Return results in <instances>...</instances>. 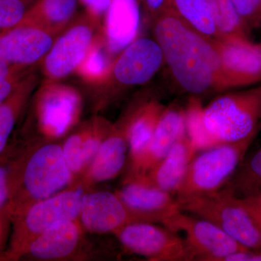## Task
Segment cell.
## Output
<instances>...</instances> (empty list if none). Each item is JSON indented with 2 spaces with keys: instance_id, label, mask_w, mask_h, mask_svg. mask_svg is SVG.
<instances>
[{
  "instance_id": "1",
  "label": "cell",
  "mask_w": 261,
  "mask_h": 261,
  "mask_svg": "<svg viewBox=\"0 0 261 261\" xmlns=\"http://www.w3.org/2000/svg\"><path fill=\"white\" fill-rule=\"evenodd\" d=\"M153 25L164 61L182 89L193 94L222 91L221 61L213 39L192 28L171 8Z\"/></svg>"
},
{
  "instance_id": "2",
  "label": "cell",
  "mask_w": 261,
  "mask_h": 261,
  "mask_svg": "<svg viewBox=\"0 0 261 261\" xmlns=\"http://www.w3.org/2000/svg\"><path fill=\"white\" fill-rule=\"evenodd\" d=\"M56 142H18L10 176V198L5 210L10 219L38 201L44 200L75 184Z\"/></svg>"
},
{
  "instance_id": "3",
  "label": "cell",
  "mask_w": 261,
  "mask_h": 261,
  "mask_svg": "<svg viewBox=\"0 0 261 261\" xmlns=\"http://www.w3.org/2000/svg\"><path fill=\"white\" fill-rule=\"evenodd\" d=\"M85 192L83 185L76 182L56 195L32 204L12 218L9 243L0 260H20L29 243L48 228L61 221L80 219Z\"/></svg>"
},
{
  "instance_id": "4",
  "label": "cell",
  "mask_w": 261,
  "mask_h": 261,
  "mask_svg": "<svg viewBox=\"0 0 261 261\" xmlns=\"http://www.w3.org/2000/svg\"><path fill=\"white\" fill-rule=\"evenodd\" d=\"M176 198L181 211L214 223L247 250H261L260 221L226 187L210 195Z\"/></svg>"
},
{
  "instance_id": "5",
  "label": "cell",
  "mask_w": 261,
  "mask_h": 261,
  "mask_svg": "<svg viewBox=\"0 0 261 261\" xmlns=\"http://www.w3.org/2000/svg\"><path fill=\"white\" fill-rule=\"evenodd\" d=\"M202 120L213 147L260 132L261 85L216 98L203 108Z\"/></svg>"
},
{
  "instance_id": "6",
  "label": "cell",
  "mask_w": 261,
  "mask_h": 261,
  "mask_svg": "<svg viewBox=\"0 0 261 261\" xmlns=\"http://www.w3.org/2000/svg\"><path fill=\"white\" fill-rule=\"evenodd\" d=\"M257 134L238 142L214 146L195 156L187 168L176 197L210 195L222 190L243 161Z\"/></svg>"
},
{
  "instance_id": "7",
  "label": "cell",
  "mask_w": 261,
  "mask_h": 261,
  "mask_svg": "<svg viewBox=\"0 0 261 261\" xmlns=\"http://www.w3.org/2000/svg\"><path fill=\"white\" fill-rule=\"evenodd\" d=\"M82 101L75 89L47 82L36 93L33 102L34 119L44 142H56L78 123Z\"/></svg>"
},
{
  "instance_id": "8",
  "label": "cell",
  "mask_w": 261,
  "mask_h": 261,
  "mask_svg": "<svg viewBox=\"0 0 261 261\" xmlns=\"http://www.w3.org/2000/svg\"><path fill=\"white\" fill-rule=\"evenodd\" d=\"M98 23L99 21L85 11L75 16L57 37L42 61L48 82H56L77 70L98 36L95 33Z\"/></svg>"
},
{
  "instance_id": "9",
  "label": "cell",
  "mask_w": 261,
  "mask_h": 261,
  "mask_svg": "<svg viewBox=\"0 0 261 261\" xmlns=\"http://www.w3.org/2000/svg\"><path fill=\"white\" fill-rule=\"evenodd\" d=\"M113 234L127 251L150 260H194L185 240L166 226L149 222L130 223Z\"/></svg>"
},
{
  "instance_id": "10",
  "label": "cell",
  "mask_w": 261,
  "mask_h": 261,
  "mask_svg": "<svg viewBox=\"0 0 261 261\" xmlns=\"http://www.w3.org/2000/svg\"><path fill=\"white\" fill-rule=\"evenodd\" d=\"M163 225L175 232L185 233L194 260L224 261L229 255L249 250L214 223L184 211L165 220Z\"/></svg>"
},
{
  "instance_id": "11",
  "label": "cell",
  "mask_w": 261,
  "mask_h": 261,
  "mask_svg": "<svg viewBox=\"0 0 261 261\" xmlns=\"http://www.w3.org/2000/svg\"><path fill=\"white\" fill-rule=\"evenodd\" d=\"M213 43L221 61V90L260 82L261 43L245 39H213Z\"/></svg>"
},
{
  "instance_id": "12",
  "label": "cell",
  "mask_w": 261,
  "mask_h": 261,
  "mask_svg": "<svg viewBox=\"0 0 261 261\" xmlns=\"http://www.w3.org/2000/svg\"><path fill=\"white\" fill-rule=\"evenodd\" d=\"M135 108L128 111L116 124L99 147L90 166L80 181L86 191L97 184L109 181L121 174L128 156V130Z\"/></svg>"
},
{
  "instance_id": "13",
  "label": "cell",
  "mask_w": 261,
  "mask_h": 261,
  "mask_svg": "<svg viewBox=\"0 0 261 261\" xmlns=\"http://www.w3.org/2000/svg\"><path fill=\"white\" fill-rule=\"evenodd\" d=\"M115 192L142 222L163 224L181 211L176 196L152 186L142 175L125 178Z\"/></svg>"
},
{
  "instance_id": "14",
  "label": "cell",
  "mask_w": 261,
  "mask_h": 261,
  "mask_svg": "<svg viewBox=\"0 0 261 261\" xmlns=\"http://www.w3.org/2000/svg\"><path fill=\"white\" fill-rule=\"evenodd\" d=\"M58 36L38 25L19 23L0 33V59L30 68L43 61Z\"/></svg>"
},
{
  "instance_id": "15",
  "label": "cell",
  "mask_w": 261,
  "mask_h": 261,
  "mask_svg": "<svg viewBox=\"0 0 261 261\" xmlns=\"http://www.w3.org/2000/svg\"><path fill=\"white\" fill-rule=\"evenodd\" d=\"M163 62L162 49L156 41L138 38L113 62L109 77L123 87L142 85L158 73Z\"/></svg>"
},
{
  "instance_id": "16",
  "label": "cell",
  "mask_w": 261,
  "mask_h": 261,
  "mask_svg": "<svg viewBox=\"0 0 261 261\" xmlns=\"http://www.w3.org/2000/svg\"><path fill=\"white\" fill-rule=\"evenodd\" d=\"M80 221L84 231L96 234L113 233L130 223L142 222L116 192L90 190L82 197Z\"/></svg>"
},
{
  "instance_id": "17",
  "label": "cell",
  "mask_w": 261,
  "mask_h": 261,
  "mask_svg": "<svg viewBox=\"0 0 261 261\" xmlns=\"http://www.w3.org/2000/svg\"><path fill=\"white\" fill-rule=\"evenodd\" d=\"M84 228L80 219L57 223L29 243L20 259L64 260L78 257L84 243Z\"/></svg>"
},
{
  "instance_id": "18",
  "label": "cell",
  "mask_w": 261,
  "mask_h": 261,
  "mask_svg": "<svg viewBox=\"0 0 261 261\" xmlns=\"http://www.w3.org/2000/svg\"><path fill=\"white\" fill-rule=\"evenodd\" d=\"M165 108L156 100L144 103L135 108L128 130V172L125 178L140 174L154 130Z\"/></svg>"
},
{
  "instance_id": "19",
  "label": "cell",
  "mask_w": 261,
  "mask_h": 261,
  "mask_svg": "<svg viewBox=\"0 0 261 261\" xmlns=\"http://www.w3.org/2000/svg\"><path fill=\"white\" fill-rule=\"evenodd\" d=\"M140 0H112L105 15L102 35L110 54L119 53L137 39Z\"/></svg>"
},
{
  "instance_id": "20",
  "label": "cell",
  "mask_w": 261,
  "mask_h": 261,
  "mask_svg": "<svg viewBox=\"0 0 261 261\" xmlns=\"http://www.w3.org/2000/svg\"><path fill=\"white\" fill-rule=\"evenodd\" d=\"M197 152L193 142L185 133L157 165L142 176L152 186L176 196Z\"/></svg>"
},
{
  "instance_id": "21",
  "label": "cell",
  "mask_w": 261,
  "mask_h": 261,
  "mask_svg": "<svg viewBox=\"0 0 261 261\" xmlns=\"http://www.w3.org/2000/svg\"><path fill=\"white\" fill-rule=\"evenodd\" d=\"M185 133V110L176 105L165 108L139 175L145 174L157 165Z\"/></svg>"
},
{
  "instance_id": "22",
  "label": "cell",
  "mask_w": 261,
  "mask_h": 261,
  "mask_svg": "<svg viewBox=\"0 0 261 261\" xmlns=\"http://www.w3.org/2000/svg\"><path fill=\"white\" fill-rule=\"evenodd\" d=\"M79 2L37 0L20 23L38 25L59 35L74 19Z\"/></svg>"
},
{
  "instance_id": "23",
  "label": "cell",
  "mask_w": 261,
  "mask_h": 261,
  "mask_svg": "<svg viewBox=\"0 0 261 261\" xmlns=\"http://www.w3.org/2000/svg\"><path fill=\"white\" fill-rule=\"evenodd\" d=\"M37 76L29 73L8 99L0 105V154L9 145L11 135L37 85Z\"/></svg>"
},
{
  "instance_id": "24",
  "label": "cell",
  "mask_w": 261,
  "mask_h": 261,
  "mask_svg": "<svg viewBox=\"0 0 261 261\" xmlns=\"http://www.w3.org/2000/svg\"><path fill=\"white\" fill-rule=\"evenodd\" d=\"M171 8L202 35L220 39L207 0H171Z\"/></svg>"
},
{
  "instance_id": "25",
  "label": "cell",
  "mask_w": 261,
  "mask_h": 261,
  "mask_svg": "<svg viewBox=\"0 0 261 261\" xmlns=\"http://www.w3.org/2000/svg\"><path fill=\"white\" fill-rule=\"evenodd\" d=\"M225 187L239 198L260 195L261 148L246 161H242Z\"/></svg>"
},
{
  "instance_id": "26",
  "label": "cell",
  "mask_w": 261,
  "mask_h": 261,
  "mask_svg": "<svg viewBox=\"0 0 261 261\" xmlns=\"http://www.w3.org/2000/svg\"><path fill=\"white\" fill-rule=\"evenodd\" d=\"M220 39H249L248 31L244 27L231 0H207Z\"/></svg>"
},
{
  "instance_id": "27",
  "label": "cell",
  "mask_w": 261,
  "mask_h": 261,
  "mask_svg": "<svg viewBox=\"0 0 261 261\" xmlns=\"http://www.w3.org/2000/svg\"><path fill=\"white\" fill-rule=\"evenodd\" d=\"M102 34L96 38L87 56L75 71L89 82H102L108 80L113 62H110Z\"/></svg>"
},
{
  "instance_id": "28",
  "label": "cell",
  "mask_w": 261,
  "mask_h": 261,
  "mask_svg": "<svg viewBox=\"0 0 261 261\" xmlns=\"http://www.w3.org/2000/svg\"><path fill=\"white\" fill-rule=\"evenodd\" d=\"M203 108L200 99L192 97L185 109L187 135L193 142L197 151H203L213 147L203 124Z\"/></svg>"
},
{
  "instance_id": "29",
  "label": "cell",
  "mask_w": 261,
  "mask_h": 261,
  "mask_svg": "<svg viewBox=\"0 0 261 261\" xmlns=\"http://www.w3.org/2000/svg\"><path fill=\"white\" fill-rule=\"evenodd\" d=\"M113 125L111 122L102 117H97L89 123H87V124H84L85 133L83 147L85 171L90 166L99 147L111 132Z\"/></svg>"
},
{
  "instance_id": "30",
  "label": "cell",
  "mask_w": 261,
  "mask_h": 261,
  "mask_svg": "<svg viewBox=\"0 0 261 261\" xmlns=\"http://www.w3.org/2000/svg\"><path fill=\"white\" fill-rule=\"evenodd\" d=\"M85 126L72 134L62 145L63 156L67 166L71 171L75 183L83 176L85 168L84 162V138Z\"/></svg>"
},
{
  "instance_id": "31",
  "label": "cell",
  "mask_w": 261,
  "mask_h": 261,
  "mask_svg": "<svg viewBox=\"0 0 261 261\" xmlns=\"http://www.w3.org/2000/svg\"><path fill=\"white\" fill-rule=\"evenodd\" d=\"M17 149V140H10L9 145L0 154V211L5 210L9 201L10 171Z\"/></svg>"
},
{
  "instance_id": "32",
  "label": "cell",
  "mask_w": 261,
  "mask_h": 261,
  "mask_svg": "<svg viewBox=\"0 0 261 261\" xmlns=\"http://www.w3.org/2000/svg\"><path fill=\"white\" fill-rule=\"evenodd\" d=\"M32 5L25 0H0V30L18 25Z\"/></svg>"
},
{
  "instance_id": "33",
  "label": "cell",
  "mask_w": 261,
  "mask_h": 261,
  "mask_svg": "<svg viewBox=\"0 0 261 261\" xmlns=\"http://www.w3.org/2000/svg\"><path fill=\"white\" fill-rule=\"evenodd\" d=\"M247 31L261 25V0H231Z\"/></svg>"
},
{
  "instance_id": "34",
  "label": "cell",
  "mask_w": 261,
  "mask_h": 261,
  "mask_svg": "<svg viewBox=\"0 0 261 261\" xmlns=\"http://www.w3.org/2000/svg\"><path fill=\"white\" fill-rule=\"evenodd\" d=\"M86 12L98 21L107 13L112 0H80Z\"/></svg>"
},
{
  "instance_id": "35",
  "label": "cell",
  "mask_w": 261,
  "mask_h": 261,
  "mask_svg": "<svg viewBox=\"0 0 261 261\" xmlns=\"http://www.w3.org/2000/svg\"><path fill=\"white\" fill-rule=\"evenodd\" d=\"M146 13L153 21L154 19L171 8V0H140Z\"/></svg>"
},
{
  "instance_id": "36",
  "label": "cell",
  "mask_w": 261,
  "mask_h": 261,
  "mask_svg": "<svg viewBox=\"0 0 261 261\" xmlns=\"http://www.w3.org/2000/svg\"><path fill=\"white\" fill-rule=\"evenodd\" d=\"M11 232V219L5 210L0 211V257L3 255L9 243Z\"/></svg>"
},
{
  "instance_id": "37",
  "label": "cell",
  "mask_w": 261,
  "mask_h": 261,
  "mask_svg": "<svg viewBox=\"0 0 261 261\" xmlns=\"http://www.w3.org/2000/svg\"><path fill=\"white\" fill-rule=\"evenodd\" d=\"M224 261H261V250H247L233 254Z\"/></svg>"
},
{
  "instance_id": "38",
  "label": "cell",
  "mask_w": 261,
  "mask_h": 261,
  "mask_svg": "<svg viewBox=\"0 0 261 261\" xmlns=\"http://www.w3.org/2000/svg\"><path fill=\"white\" fill-rule=\"evenodd\" d=\"M243 200L261 223V194Z\"/></svg>"
},
{
  "instance_id": "39",
  "label": "cell",
  "mask_w": 261,
  "mask_h": 261,
  "mask_svg": "<svg viewBox=\"0 0 261 261\" xmlns=\"http://www.w3.org/2000/svg\"><path fill=\"white\" fill-rule=\"evenodd\" d=\"M13 68L14 65L8 64L6 62L0 59V79L9 74Z\"/></svg>"
},
{
  "instance_id": "40",
  "label": "cell",
  "mask_w": 261,
  "mask_h": 261,
  "mask_svg": "<svg viewBox=\"0 0 261 261\" xmlns=\"http://www.w3.org/2000/svg\"><path fill=\"white\" fill-rule=\"evenodd\" d=\"M25 1L29 2V3H34V2L37 1V0H25Z\"/></svg>"
},
{
  "instance_id": "41",
  "label": "cell",
  "mask_w": 261,
  "mask_h": 261,
  "mask_svg": "<svg viewBox=\"0 0 261 261\" xmlns=\"http://www.w3.org/2000/svg\"><path fill=\"white\" fill-rule=\"evenodd\" d=\"M1 32H2V31H1V30H0V33H1Z\"/></svg>"
}]
</instances>
